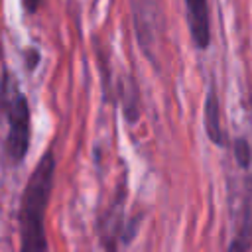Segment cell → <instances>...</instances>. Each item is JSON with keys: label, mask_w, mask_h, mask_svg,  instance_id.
Listing matches in <instances>:
<instances>
[{"label": "cell", "mask_w": 252, "mask_h": 252, "mask_svg": "<svg viewBox=\"0 0 252 252\" xmlns=\"http://www.w3.org/2000/svg\"><path fill=\"white\" fill-rule=\"evenodd\" d=\"M55 179L53 150H45L30 173L20 203V248L24 252H43L49 248L45 236V213Z\"/></svg>", "instance_id": "obj_1"}, {"label": "cell", "mask_w": 252, "mask_h": 252, "mask_svg": "<svg viewBox=\"0 0 252 252\" xmlns=\"http://www.w3.org/2000/svg\"><path fill=\"white\" fill-rule=\"evenodd\" d=\"M2 110L8 120V134L4 142V154L8 163L20 165L24 158L30 152V140H32V112L30 102L24 93L18 91L12 77H8L6 85V96L2 102Z\"/></svg>", "instance_id": "obj_2"}, {"label": "cell", "mask_w": 252, "mask_h": 252, "mask_svg": "<svg viewBox=\"0 0 252 252\" xmlns=\"http://www.w3.org/2000/svg\"><path fill=\"white\" fill-rule=\"evenodd\" d=\"M132 22L136 30V39L152 59V49H156L158 37L163 32V14L159 0H132Z\"/></svg>", "instance_id": "obj_3"}, {"label": "cell", "mask_w": 252, "mask_h": 252, "mask_svg": "<svg viewBox=\"0 0 252 252\" xmlns=\"http://www.w3.org/2000/svg\"><path fill=\"white\" fill-rule=\"evenodd\" d=\"M187 28L191 41L197 49L205 51L211 45V14L207 0H185Z\"/></svg>", "instance_id": "obj_4"}, {"label": "cell", "mask_w": 252, "mask_h": 252, "mask_svg": "<svg viewBox=\"0 0 252 252\" xmlns=\"http://www.w3.org/2000/svg\"><path fill=\"white\" fill-rule=\"evenodd\" d=\"M203 122H205V134L207 138L220 148L230 146L228 140V132L222 126V118H220V100L219 94L215 91V85L211 83L207 96H205V104H203Z\"/></svg>", "instance_id": "obj_5"}, {"label": "cell", "mask_w": 252, "mask_h": 252, "mask_svg": "<svg viewBox=\"0 0 252 252\" xmlns=\"http://www.w3.org/2000/svg\"><path fill=\"white\" fill-rule=\"evenodd\" d=\"M252 236V181H248L244 197L240 201V211L236 217V232L234 240L228 244L230 250H248Z\"/></svg>", "instance_id": "obj_6"}, {"label": "cell", "mask_w": 252, "mask_h": 252, "mask_svg": "<svg viewBox=\"0 0 252 252\" xmlns=\"http://www.w3.org/2000/svg\"><path fill=\"white\" fill-rule=\"evenodd\" d=\"M118 100L122 104V112L128 124H136L142 116V98H140V89L132 77H124L120 81V94Z\"/></svg>", "instance_id": "obj_7"}, {"label": "cell", "mask_w": 252, "mask_h": 252, "mask_svg": "<svg viewBox=\"0 0 252 252\" xmlns=\"http://www.w3.org/2000/svg\"><path fill=\"white\" fill-rule=\"evenodd\" d=\"M230 146H232V154H234L236 165L240 169H250V165H252V148H250L248 140L240 136V138L232 140Z\"/></svg>", "instance_id": "obj_8"}, {"label": "cell", "mask_w": 252, "mask_h": 252, "mask_svg": "<svg viewBox=\"0 0 252 252\" xmlns=\"http://www.w3.org/2000/svg\"><path fill=\"white\" fill-rule=\"evenodd\" d=\"M24 55L28 57V69H33V67L37 65V61H39V51L33 49V47H28Z\"/></svg>", "instance_id": "obj_9"}, {"label": "cell", "mask_w": 252, "mask_h": 252, "mask_svg": "<svg viewBox=\"0 0 252 252\" xmlns=\"http://www.w3.org/2000/svg\"><path fill=\"white\" fill-rule=\"evenodd\" d=\"M41 2L43 0H22V8L26 10V14H35L37 10H39V6H41Z\"/></svg>", "instance_id": "obj_10"}, {"label": "cell", "mask_w": 252, "mask_h": 252, "mask_svg": "<svg viewBox=\"0 0 252 252\" xmlns=\"http://www.w3.org/2000/svg\"><path fill=\"white\" fill-rule=\"evenodd\" d=\"M4 87H6V75L0 79V100H2V94H4Z\"/></svg>", "instance_id": "obj_11"}]
</instances>
